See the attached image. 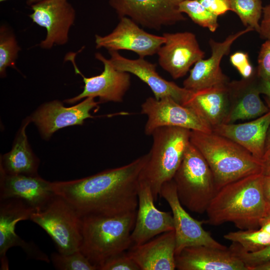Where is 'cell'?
I'll use <instances>...</instances> for the list:
<instances>
[{"instance_id":"cell-10","label":"cell","mask_w":270,"mask_h":270,"mask_svg":"<svg viewBox=\"0 0 270 270\" xmlns=\"http://www.w3.org/2000/svg\"><path fill=\"white\" fill-rule=\"evenodd\" d=\"M184 0H108L120 18L128 17L144 27L159 30L186 20L179 10Z\"/></svg>"},{"instance_id":"cell-11","label":"cell","mask_w":270,"mask_h":270,"mask_svg":"<svg viewBox=\"0 0 270 270\" xmlns=\"http://www.w3.org/2000/svg\"><path fill=\"white\" fill-rule=\"evenodd\" d=\"M160 196L166 200L172 210L176 241L175 256L190 246H205L222 250L228 248L204 229L202 225L204 221L194 218L185 210L178 197L173 179L164 184Z\"/></svg>"},{"instance_id":"cell-34","label":"cell","mask_w":270,"mask_h":270,"mask_svg":"<svg viewBox=\"0 0 270 270\" xmlns=\"http://www.w3.org/2000/svg\"><path fill=\"white\" fill-rule=\"evenodd\" d=\"M256 71L258 77L262 80H270V40H266L260 47Z\"/></svg>"},{"instance_id":"cell-39","label":"cell","mask_w":270,"mask_h":270,"mask_svg":"<svg viewBox=\"0 0 270 270\" xmlns=\"http://www.w3.org/2000/svg\"><path fill=\"white\" fill-rule=\"evenodd\" d=\"M262 190L265 200L270 205V176H264L262 178Z\"/></svg>"},{"instance_id":"cell-5","label":"cell","mask_w":270,"mask_h":270,"mask_svg":"<svg viewBox=\"0 0 270 270\" xmlns=\"http://www.w3.org/2000/svg\"><path fill=\"white\" fill-rule=\"evenodd\" d=\"M191 130L177 126H162L151 136L153 142L149 158L142 170L139 181L150 186L154 200L164 183L173 179L190 144Z\"/></svg>"},{"instance_id":"cell-7","label":"cell","mask_w":270,"mask_h":270,"mask_svg":"<svg viewBox=\"0 0 270 270\" xmlns=\"http://www.w3.org/2000/svg\"><path fill=\"white\" fill-rule=\"evenodd\" d=\"M30 220L40 226L56 244L58 252L80 250L82 236V217L64 198L56 194Z\"/></svg>"},{"instance_id":"cell-42","label":"cell","mask_w":270,"mask_h":270,"mask_svg":"<svg viewBox=\"0 0 270 270\" xmlns=\"http://www.w3.org/2000/svg\"><path fill=\"white\" fill-rule=\"evenodd\" d=\"M251 270H270V262L254 266Z\"/></svg>"},{"instance_id":"cell-28","label":"cell","mask_w":270,"mask_h":270,"mask_svg":"<svg viewBox=\"0 0 270 270\" xmlns=\"http://www.w3.org/2000/svg\"><path fill=\"white\" fill-rule=\"evenodd\" d=\"M20 48L12 30L6 25L0 28V76H6L8 67L16 68V62Z\"/></svg>"},{"instance_id":"cell-3","label":"cell","mask_w":270,"mask_h":270,"mask_svg":"<svg viewBox=\"0 0 270 270\" xmlns=\"http://www.w3.org/2000/svg\"><path fill=\"white\" fill-rule=\"evenodd\" d=\"M190 142L208 164L218 190L245 176L262 173L263 163L228 138L213 132L191 130Z\"/></svg>"},{"instance_id":"cell-33","label":"cell","mask_w":270,"mask_h":270,"mask_svg":"<svg viewBox=\"0 0 270 270\" xmlns=\"http://www.w3.org/2000/svg\"><path fill=\"white\" fill-rule=\"evenodd\" d=\"M98 270H140V268L124 251L108 258L98 267Z\"/></svg>"},{"instance_id":"cell-22","label":"cell","mask_w":270,"mask_h":270,"mask_svg":"<svg viewBox=\"0 0 270 270\" xmlns=\"http://www.w3.org/2000/svg\"><path fill=\"white\" fill-rule=\"evenodd\" d=\"M55 194L52 182L39 175H12L0 172V200L18 198L38 210Z\"/></svg>"},{"instance_id":"cell-43","label":"cell","mask_w":270,"mask_h":270,"mask_svg":"<svg viewBox=\"0 0 270 270\" xmlns=\"http://www.w3.org/2000/svg\"><path fill=\"white\" fill-rule=\"evenodd\" d=\"M8 0H0V2H3L4 1ZM42 0H26V4L30 6H31L32 4H36L38 2H40Z\"/></svg>"},{"instance_id":"cell-44","label":"cell","mask_w":270,"mask_h":270,"mask_svg":"<svg viewBox=\"0 0 270 270\" xmlns=\"http://www.w3.org/2000/svg\"><path fill=\"white\" fill-rule=\"evenodd\" d=\"M270 216V205L268 206V216Z\"/></svg>"},{"instance_id":"cell-20","label":"cell","mask_w":270,"mask_h":270,"mask_svg":"<svg viewBox=\"0 0 270 270\" xmlns=\"http://www.w3.org/2000/svg\"><path fill=\"white\" fill-rule=\"evenodd\" d=\"M178 270H248L229 248L222 250L205 246H190L175 256Z\"/></svg>"},{"instance_id":"cell-8","label":"cell","mask_w":270,"mask_h":270,"mask_svg":"<svg viewBox=\"0 0 270 270\" xmlns=\"http://www.w3.org/2000/svg\"><path fill=\"white\" fill-rule=\"evenodd\" d=\"M36 210L18 198L0 200V262L1 270L9 269L6 252L13 246H20L30 258L50 262L48 256L32 242L23 240L15 232L17 222L30 220Z\"/></svg>"},{"instance_id":"cell-6","label":"cell","mask_w":270,"mask_h":270,"mask_svg":"<svg viewBox=\"0 0 270 270\" xmlns=\"http://www.w3.org/2000/svg\"><path fill=\"white\" fill-rule=\"evenodd\" d=\"M173 180L181 204L197 214L206 212L218 191L208 164L190 142Z\"/></svg>"},{"instance_id":"cell-23","label":"cell","mask_w":270,"mask_h":270,"mask_svg":"<svg viewBox=\"0 0 270 270\" xmlns=\"http://www.w3.org/2000/svg\"><path fill=\"white\" fill-rule=\"evenodd\" d=\"M176 248V236L172 230L144 244L132 246L127 253L140 270H174Z\"/></svg>"},{"instance_id":"cell-31","label":"cell","mask_w":270,"mask_h":270,"mask_svg":"<svg viewBox=\"0 0 270 270\" xmlns=\"http://www.w3.org/2000/svg\"><path fill=\"white\" fill-rule=\"evenodd\" d=\"M50 260L56 270H96L92 264L80 251L70 254L52 252Z\"/></svg>"},{"instance_id":"cell-24","label":"cell","mask_w":270,"mask_h":270,"mask_svg":"<svg viewBox=\"0 0 270 270\" xmlns=\"http://www.w3.org/2000/svg\"><path fill=\"white\" fill-rule=\"evenodd\" d=\"M270 125V110L245 123L222 124L212 128V132L236 142L262 162Z\"/></svg>"},{"instance_id":"cell-38","label":"cell","mask_w":270,"mask_h":270,"mask_svg":"<svg viewBox=\"0 0 270 270\" xmlns=\"http://www.w3.org/2000/svg\"><path fill=\"white\" fill-rule=\"evenodd\" d=\"M258 88L260 94L264 95L267 106L270 109V80H262L259 78Z\"/></svg>"},{"instance_id":"cell-35","label":"cell","mask_w":270,"mask_h":270,"mask_svg":"<svg viewBox=\"0 0 270 270\" xmlns=\"http://www.w3.org/2000/svg\"><path fill=\"white\" fill-rule=\"evenodd\" d=\"M231 64L238 72L244 78H248L254 73L253 67L249 60L248 55L243 52H236L230 58Z\"/></svg>"},{"instance_id":"cell-19","label":"cell","mask_w":270,"mask_h":270,"mask_svg":"<svg viewBox=\"0 0 270 270\" xmlns=\"http://www.w3.org/2000/svg\"><path fill=\"white\" fill-rule=\"evenodd\" d=\"M109 53L110 60L117 70L136 76L150 88L157 100L170 97L184 106L193 92L162 78L157 72L156 65L143 58L130 60L117 51H109Z\"/></svg>"},{"instance_id":"cell-41","label":"cell","mask_w":270,"mask_h":270,"mask_svg":"<svg viewBox=\"0 0 270 270\" xmlns=\"http://www.w3.org/2000/svg\"><path fill=\"white\" fill-rule=\"evenodd\" d=\"M262 163V174L264 176H270V156Z\"/></svg>"},{"instance_id":"cell-18","label":"cell","mask_w":270,"mask_h":270,"mask_svg":"<svg viewBox=\"0 0 270 270\" xmlns=\"http://www.w3.org/2000/svg\"><path fill=\"white\" fill-rule=\"evenodd\" d=\"M154 201L150 186L139 181L138 210L130 235L132 245L144 244L160 234L174 230L172 213L158 210Z\"/></svg>"},{"instance_id":"cell-30","label":"cell","mask_w":270,"mask_h":270,"mask_svg":"<svg viewBox=\"0 0 270 270\" xmlns=\"http://www.w3.org/2000/svg\"><path fill=\"white\" fill-rule=\"evenodd\" d=\"M179 10L186 14L194 23L211 32H216L218 27V16L206 10L198 0H182Z\"/></svg>"},{"instance_id":"cell-2","label":"cell","mask_w":270,"mask_h":270,"mask_svg":"<svg viewBox=\"0 0 270 270\" xmlns=\"http://www.w3.org/2000/svg\"><path fill=\"white\" fill-rule=\"evenodd\" d=\"M262 173L250 175L218 190L210 204L205 221L212 226L232 222L241 230H255L268 216Z\"/></svg>"},{"instance_id":"cell-4","label":"cell","mask_w":270,"mask_h":270,"mask_svg":"<svg viewBox=\"0 0 270 270\" xmlns=\"http://www.w3.org/2000/svg\"><path fill=\"white\" fill-rule=\"evenodd\" d=\"M136 216V210L114 216H82L80 251L98 270L108 258L132 245L130 235Z\"/></svg>"},{"instance_id":"cell-25","label":"cell","mask_w":270,"mask_h":270,"mask_svg":"<svg viewBox=\"0 0 270 270\" xmlns=\"http://www.w3.org/2000/svg\"><path fill=\"white\" fill-rule=\"evenodd\" d=\"M228 83L193 92L184 106L192 108L212 128L224 123L230 108Z\"/></svg>"},{"instance_id":"cell-32","label":"cell","mask_w":270,"mask_h":270,"mask_svg":"<svg viewBox=\"0 0 270 270\" xmlns=\"http://www.w3.org/2000/svg\"><path fill=\"white\" fill-rule=\"evenodd\" d=\"M229 248L244 263L248 270L270 262V246L256 252H249L242 249L239 244L232 242Z\"/></svg>"},{"instance_id":"cell-1","label":"cell","mask_w":270,"mask_h":270,"mask_svg":"<svg viewBox=\"0 0 270 270\" xmlns=\"http://www.w3.org/2000/svg\"><path fill=\"white\" fill-rule=\"evenodd\" d=\"M149 153L131 162L80 179L52 182L54 193L81 217L114 216L136 210L139 176Z\"/></svg>"},{"instance_id":"cell-13","label":"cell","mask_w":270,"mask_h":270,"mask_svg":"<svg viewBox=\"0 0 270 270\" xmlns=\"http://www.w3.org/2000/svg\"><path fill=\"white\" fill-rule=\"evenodd\" d=\"M68 0H42L30 6L29 16L32 22L46 30L40 48L48 50L54 45H64L76 16V10Z\"/></svg>"},{"instance_id":"cell-15","label":"cell","mask_w":270,"mask_h":270,"mask_svg":"<svg viewBox=\"0 0 270 270\" xmlns=\"http://www.w3.org/2000/svg\"><path fill=\"white\" fill-rule=\"evenodd\" d=\"M164 44L157 54L160 66L174 79L184 76L190 67L204 58L196 35L190 32L164 33Z\"/></svg>"},{"instance_id":"cell-17","label":"cell","mask_w":270,"mask_h":270,"mask_svg":"<svg viewBox=\"0 0 270 270\" xmlns=\"http://www.w3.org/2000/svg\"><path fill=\"white\" fill-rule=\"evenodd\" d=\"M98 103L94 98L88 97L72 106L65 107L54 100L42 104L29 118L43 138L48 140L60 128L82 125L86 118H93L90 112Z\"/></svg>"},{"instance_id":"cell-36","label":"cell","mask_w":270,"mask_h":270,"mask_svg":"<svg viewBox=\"0 0 270 270\" xmlns=\"http://www.w3.org/2000/svg\"><path fill=\"white\" fill-rule=\"evenodd\" d=\"M212 14L218 16L230 10V0H198Z\"/></svg>"},{"instance_id":"cell-40","label":"cell","mask_w":270,"mask_h":270,"mask_svg":"<svg viewBox=\"0 0 270 270\" xmlns=\"http://www.w3.org/2000/svg\"><path fill=\"white\" fill-rule=\"evenodd\" d=\"M270 156V125L268 128L264 146V156L262 162Z\"/></svg>"},{"instance_id":"cell-16","label":"cell","mask_w":270,"mask_h":270,"mask_svg":"<svg viewBox=\"0 0 270 270\" xmlns=\"http://www.w3.org/2000/svg\"><path fill=\"white\" fill-rule=\"evenodd\" d=\"M254 30L251 27L230 34L224 41L219 42L210 38L208 44L211 55L207 59L198 61L190 70V74L184 81L185 88L196 92L216 86L226 84L229 82L228 77L220 68L222 58L228 55L234 42L242 36Z\"/></svg>"},{"instance_id":"cell-29","label":"cell","mask_w":270,"mask_h":270,"mask_svg":"<svg viewBox=\"0 0 270 270\" xmlns=\"http://www.w3.org/2000/svg\"><path fill=\"white\" fill-rule=\"evenodd\" d=\"M231 11L235 12L242 24L258 32L262 14V0H230Z\"/></svg>"},{"instance_id":"cell-27","label":"cell","mask_w":270,"mask_h":270,"mask_svg":"<svg viewBox=\"0 0 270 270\" xmlns=\"http://www.w3.org/2000/svg\"><path fill=\"white\" fill-rule=\"evenodd\" d=\"M224 238L236 242L244 250L256 252L270 246V232L263 228L255 230H240L230 232Z\"/></svg>"},{"instance_id":"cell-12","label":"cell","mask_w":270,"mask_h":270,"mask_svg":"<svg viewBox=\"0 0 270 270\" xmlns=\"http://www.w3.org/2000/svg\"><path fill=\"white\" fill-rule=\"evenodd\" d=\"M68 58L72 62L76 72L82 77L84 86L80 94L64 100V102L72 104L88 97H98L100 102H122L130 85V73L117 70L110 59L96 52L95 58L104 64V70L98 75L85 77L75 64L74 54H69Z\"/></svg>"},{"instance_id":"cell-26","label":"cell","mask_w":270,"mask_h":270,"mask_svg":"<svg viewBox=\"0 0 270 270\" xmlns=\"http://www.w3.org/2000/svg\"><path fill=\"white\" fill-rule=\"evenodd\" d=\"M30 122V118L24 121L11 150L0 156V172L12 175H38L40 161L32 151L26 134V130Z\"/></svg>"},{"instance_id":"cell-14","label":"cell","mask_w":270,"mask_h":270,"mask_svg":"<svg viewBox=\"0 0 270 270\" xmlns=\"http://www.w3.org/2000/svg\"><path fill=\"white\" fill-rule=\"evenodd\" d=\"M110 34L95 36L97 48H104L108 51L128 50L143 58L157 54L165 38L150 34L140 28L138 24L128 17H122Z\"/></svg>"},{"instance_id":"cell-21","label":"cell","mask_w":270,"mask_h":270,"mask_svg":"<svg viewBox=\"0 0 270 270\" xmlns=\"http://www.w3.org/2000/svg\"><path fill=\"white\" fill-rule=\"evenodd\" d=\"M256 71L252 76L228 83L230 108L223 124H232L239 120L256 118L270 109L260 97Z\"/></svg>"},{"instance_id":"cell-9","label":"cell","mask_w":270,"mask_h":270,"mask_svg":"<svg viewBox=\"0 0 270 270\" xmlns=\"http://www.w3.org/2000/svg\"><path fill=\"white\" fill-rule=\"evenodd\" d=\"M141 114L148 118L144 133L151 136L157 128L177 126L203 132H212V126L192 108L184 106L170 97L159 100L149 97L141 105Z\"/></svg>"},{"instance_id":"cell-37","label":"cell","mask_w":270,"mask_h":270,"mask_svg":"<svg viewBox=\"0 0 270 270\" xmlns=\"http://www.w3.org/2000/svg\"><path fill=\"white\" fill-rule=\"evenodd\" d=\"M262 14L258 33L261 38L270 40V3L263 7Z\"/></svg>"}]
</instances>
